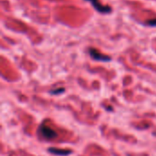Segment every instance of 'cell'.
I'll return each instance as SVG.
<instances>
[{"label":"cell","instance_id":"cell-1","mask_svg":"<svg viewBox=\"0 0 156 156\" xmlns=\"http://www.w3.org/2000/svg\"><path fill=\"white\" fill-rule=\"evenodd\" d=\"M39 133L40 134L47 140H52V139H55L57 136H58V133L50 127H48V126H41L40 129H39Z\"/></svg>","mask_w":156,"mask_h":156},{"label":"cell","instance_id":"cell-2","mask_svg":"<svg viewBox=\"0 0 156 156\" xmlns=\"http://www.w3.org/2000/svg\"><path fill=\"white\" fill-rule=\"evenodd\" d=\"M89 2H90V4L93 5V7L100 13H102V14H108L112 11V8L111 6L109 5H103L100 3L99 0H87Z\"/></svg>","mask_w":156,"mask_h":156},{"label":"cell","instance_id":"cell-3","mask_svg":"<svg viewBox=\"0 0 156 156\" xmlns=\"http://www.w3.org/2000/svg\"><path fill=\"white\" fill-rule=\"evenodd\" d=\"M89 54L95 60H100V61H109V60H111V58L109 56L103 55V54L100 53L97 49L92 48H90L89 49Z\"/></svg>","mask_w":156,"mask_h":156},{"label":"cell","instance_id":"cell-4","mask_svg":"<svg viewBox=\"0 0 156 156\" xmlns=\"http://www.w3.org/2000/svg\"><path fill=\"white\" fill-rule=\"evenodd\" d=\"M48 151L54 154H59V155H68L71 154L70 150H63V149L61 150V149H56V148H49Z\"/></svg>","mask_w":156,"mask_h":156},{"label":"cell","instance_id":"cell-5","mask_svg":"<svg viewBox=\"0 0 156 156\" xmlns=\"http://www.w3.org/2000/svg\"><path fill=\"white\" fill-rule=\"evenodd\" d=\"M145 24H147V25L150 26V27H156V18L148 20Z\"/></svg>","mask_w":156,"mask_h":156},{"label":"cell","instance_id":"cell-6","mask_svg":"<svg viewBox=\"0 0 156 156\" xmlns=\"http://www.w3.org/2000/svg\"><path fill=\"white\" fill-rule=\"evenodd\" d=\"M56 90H57V91H51V93H53V94H58V93L63 92V91H64V89H63V88H61V89H57Z\"/></svg>","mask_w":156,"mask_h":156}]
</instances>
